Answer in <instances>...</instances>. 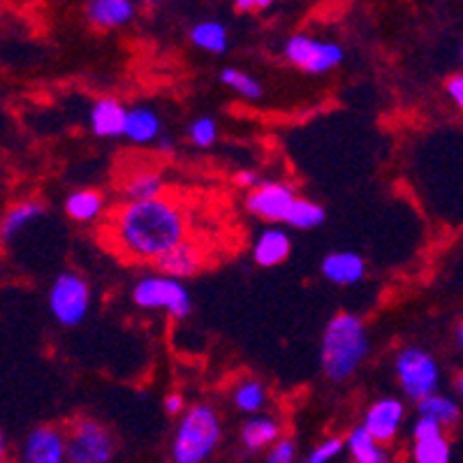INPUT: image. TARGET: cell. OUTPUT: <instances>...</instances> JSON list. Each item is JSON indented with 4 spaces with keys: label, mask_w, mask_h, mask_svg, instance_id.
Returning <instances> with one entry per match:
<instances>
[{
    "label": "cell",
    "mask_w": 463,
    "mask_h": 463,
    "mask_svg": "<svg viewBox=\"0 0 463 463\" xmlns=\"http://www.w3.org/2000/svg\"><path fill=\"white\" fill-rule=\"evenodd\" d=\"M123 137L128 139L135 146H148V144H156L163 137V118L158 116V111L151 109L146 105H137L128 109L126 118V132Z\"/></svg>",
    "instance_id": "obj_13"
},
{
    "label": "cell",
    "mask_w": 463,
    "mask_h": 463,
    "mask_svg": "<svg viewBox=\"0 0 463 463\" xmlns=\"http://www.w3.org/2000/svg\"><path fill=\"white\" fill-rule=\"evenodd\" d=\"M90 301H93V295H90L89 280L77 271L65 269L52 280L47 304L49 313L61 326H80L89 317Z\"/></svg>",
    "instance_id": "obj_5"
},
{
    "label": "cell",
    "mask_w": 463,
    "mask_h": 463,
    "mask_svg": "<svg viewBox=\"0 0 463 463\" xmlns=\"http://www.w3.org/2000/svg\"><path fill=\"white\" fill-rule=\"evenodd\" d=\"M126 202H146V200H158L165 193V179L160 172L153 169H142L128 176V181L121 188Z\"/></svg>",
    "instance_id": "obj_21"
},
{
    "label": "cell",
    "mask_w": 463,
    "mask_h": 463,
    "mask_svg": "<svg viewBox=\"0 0 463 463\" xmlns=\"http://www.w3.org/2000/svg\"><path fill=\"white\" fill-rule=\"evenodd\" d=\"M292 253V239L283 227L269 225L253 246V260L258 267L271 269L283 264Z\"/></svg>",
    "instance_id": "obj_16"
},
{
    "label": "cell",
    "mask_w": 463,
    "mask_h": 463,
    "mask_svg": "<svg viewBox=\"0 0 463 463\" xmlns=\"http://www.w3.org/2000/svg\"><path fill=\"white\" fill-rule=\"evenodd\" d=\"M345 449L353 463H392L390 452L359 424L345 438Z\"/></svg>",
    "instance_id": "obj_19"
},
{
    "label": "cell",
    "mask_w": 463,
    "mask_h": 463,
    "mask_svg": "<svg viewBox=\"0 0 463 463\" xmlns=\"http://www.w3.org/2000/svg\"><path fill=\"white\" fill-rule=\"evenodd\" d=\"M188 142L197 148H209L216 144L218 139V123L216 118H211V116H197L193 121L188 123Z\"/></svg>",
    "instance_id": "obj_29"
},
{
    "label": "cell",
    "mask_w": 463,
    "mask_h": 463,
    "mask_svg": "<svg viewBox=\"0 0 463 463\" xmlns=\"http://www.w3.org/2000/svg\"><path fill=\"white\" fill-rule=\"evenodd\" d=\"M68 436V463H111L116 457V436L111 429L93 417L72 421Z\"/></svg>",
    "instance_id": "obj_7"
},
{
    "label": "cell",
    "mask_w": 463,
    "mask_h": 463,
    "mask_svg": "<svg viewBox=\"0 0 463 463\" xmlns=\"http://www.w3.org/2000/svg\"><path fill=\"white\" fill-rule=\"evenodd\" d=\"M326 221V211L322 209V204L313 200H301L297 197L292 209H289L288 218H285V225H289L292 230H316L322 222Z\"/></svg>",
    "instance_id": "obj_26"
},
{
    "label": "cell",
    "mask_w": 463,
    "mask_h": 463,
    "mask_svg": "<svg viewBox=\"0 0 463 463\" xmlns=\"http://www.w3.org/2000/svg\"><path fill=\"white\" fill-rule=\"evenodd\" d=\"M283 438V427L280 421L271 415H253L243 421L241 433H239V440H241L243 449L246 452H264L271 445Z\"/></svg>",
    "instance_id": "obj_15"
},
{
    "label": "cell",
    "mask_w": 463,
    "mask_h": 463,
    "mask_svg": "<svg viewBox=\"0 0 463 463\" xmlns=\"http://www.w3.org/2000/svg\"><path fill=\"white\" fill-rule=\"evenodd\" d=\"M218 80H221V84L225 86V89L234 90V93L246 98V100H260V98H262V84H260L255 77L243 72V70L225 68L218 74Z\"/></svg>",
    "instance_id": "obj_27"
},
{
    "label": "cell",
    "mask_w": 463,
    "mask_h": 463,
    "mask_svg": "<svg viewBox=\"0 0 463 463\" xmlns=\"http://www.w3.org/2000/svg\"><path fill=\"white\" fill-rule=\"evenodd\" d=\"M132 301L144 311H163L174 320H185L193 313V297L184 280L163 274H148L132 288Z\"/></svg>",
    "instance_id": "obj_4"
},
{
    "label": "cell",
    "mask_w": 463,
    "mask_h": 463,
    "mask_svg": "<svg viewBox=\"0 0 463 463\" xmlns=\"http://www.w3.org/2000/svg\"><path fill=\"white\" fill-rule=\"evenodd\" d=\"M283 52L289 63L308 74H325L343 63V49L338 44L322 43L308 35L289 37Z\"/></svg>",
    "instance_id": "obj_8"
},
{
    "label": "cell",
    "mask_w": 463,
    "mask_h": 463,
    "mask_svg": "<svg viewBox=\"0 0 463 463\" xmlns=\"http://www.w3.org/2000/svg\"><path fill=\"white\" fill-rule=\"evenodd\" d=\"M320 271L325 280L338 288L357 285L366 276V260L353 250H334L326 255L320 264Z\"/></svg>",
    "instance_id": "obj_12"
},
{
    "label": "cell",
    "mask_w": 463,
    "mask_h": 463,
    "mask_svg": "<svg viewBox=\"0 0 463 463\" xmlns=\"http://www.w3.org/2000/svg\"><path fill=\"white\" fill-rule=\"evenodd\" d=\"M417 417L436 420L445 429L457 427L458 420H461V405L452 396L436 392V394L427 396V399L417 401Z\"/></svg>",
    "instance_id": "obj_23"
},
{
    "label": "cell",
    "mask_w": 463,
    "mask_h": 463,
    "mask_svg": "<svg viewBox=\"0 0 463 463\" xmlns=\"http://www.w3.org/2000/svg\"><path fill=\"white\" fill-rule=\"evenodd\" d=\"M411 457L415 463H449L452 458V448L445 436L431 438V440L412 442Z\"/></svg>",
    "instance_id": "obj_28"
},
{
    "label": "cell",
    "mask_w": 463,
    "mask_h": 463,
    "mask_svg": "<svg viewBox=\"0 0 463 463\" xmlns=\"http://www.w3.org/2000/svg\"><path fill=\"white\" fill-rule=\"evenodd\" d=\"M440 436H445V427H440L436 420L417 417L415 424H412V442L431 440V438H440Z\"/></svg>",
    "instance_id": "obj_32"
},
{
    "label": "cell",
    "mask_w": 463,
    "mask_h": 463,
    "mask_svg": "<svg viewBox=\"0 0 463 463\" xmlns=\"http://www.w3.org/2000/svg\"><path fill=\"white\" fill-rule=\"evenodd\" d=\"M234 184H237L239 188L250 193V190H255L260 184H262V179H260V174L253 172V169H241V172L234 174Z\"/></svg>",
    "instance_id": "obj_34"
},
{
    "label": "cell",
    "mask_w": 463,
    "mask_h": 463,
    "mask_svg": "<svg viewBox=\"0 0 463 463\" xmlns=\"http://www.w3.org/2000/svg\"><path fill=\"white\" fill-rule=\"evenodd\" d=\"M264 463H297V445L292 438H280L267 449Z\"/></svg>",
    "instance_id": "obj_31"
},
{
    "label": "cell",
    "mask_w": 463,
    "mask_h": 463,
    "mask_svg": "<svg viewBox=\"0 0 463 463\" xmlns=\"http://www.w3.org/2000/svg\"><path fill=\"white\" fill-rule=\"evenodd\" d=\"M343 449H345V440H341V438H326V440H322L320 445L304 458V463H329L334 461Z\"/></svg>",
    "instance_id": "obj_30"
},
{
    "label": "cell",
    "mask_w": 463,
    "mask_h": 463,
    "mask_svg": "<svg viewBox=\"0 0 463 463\" xmlns=\"http://www.w3.org/2000/svg\"><path fill=\"white\" fill-rule=\"evenodd\" d=\"M232 403L243 415H260L264 411V405H267V387L255 378L241 380L232 392Z\"/></svg>",
    "instance_id": "obj_24"
},
{
    "label": "cell",
    "mask_w": 463,
    "mask_h": 463,
    "mask_svg": "<svg viewBox=\"0 0 463 463\" xmlns=\"http://www.w3.org/2000/svg\"><path fill=\"white\" fill-rule=\"evenodd\" d=\"M222 440V420L211 403H195L179 417L172 463H206Z\"/></svg>",
    "instance_id": "obj_3"
},
{
    "label": "cell",
    "mask_w": 463,
    "mask_h": 463,
    "mask_svg": "<svg viewBox=\"0 0 463 463\" xmlns=\"http://www.w3.org/2000/svg\"><path fill=\"white\" fill-rule=\"evenodd\" d=\"M156 146H158V151L169 153V151H174V139L169 137V135H163V137H160L158 142H156Z\"/></svg>",
    "instance_id": "obj_37"
},
{
    "label": "cell",
    "mask_w": 463,
    "mask_h": 463,
    "mask_svg": "<svg viewBox=\"0 0 463 463\" xmlns=\"http://www.w3.org/2000/svg\"><path fill=\"white\" fill-rule=\"evenodd\" d=\"M65 213L74 222H93L102 216L105 211V197L98 190H74L65 197Z\"/></svg>",
    "instance_id": "obj_22"
},
{
    "label": "cell",
    "mask_w": 463,
    "mask_h": 463,
    "mask_svg": "<svg viewBox=\"0 0 463 463\" xmlns=\"http://www.w3.org/2000/svg\"><path fill=\"white\" fill-rule=\"evenodd\" d=\"M148 3H163V0H148Z\"/></svg>",
    "instance_id": "obj_42"
},
{
    "label": "cell",
    "mask_w": 463,
    "mask_h": 463,
    "mask_svg": "<svg viewBox=\"0 0 463 463\" xmlns=\"http://www.w3.org/2000/svg\"><path fill=\"white\" fill-rule=\"evenodd\" d=\"M153 264L158 269V274L185 280L190 276H195L202 269V253L195 243L184 241L176 248H172L169 253H165L160 260H156Z\"/></svg>",
    "instance_id": "obj_17"
},
{
    "label": "cell",
    "mask_w": 463,
    "mask_h": 463,
    "mask_svg": "<svg viewBox=\"0 0 463 463\" xmlns=\"http://www.w3.org/2000/svg\"><path fill=\"white\" fill-rule=\"evenodd\" d=\"M44 216V204L37 200L19 202L12 209L5 211V216L0 221V239L3 241H12L22 230L33 225L35 221Z\"/></svg>",
    "instance_id": "obj_20"
},
{
    "label": "cell",
    "mask_w": 463,
    "mask_h": 463,
    "mask_svg": "<svg viewBox=\"0 0 463 463\" xmlns=\"http://www.w3.org/2000/svg\"><path fill=\"white\" fill-rule=\"evenodd\" d=\"M16 463H68V436L53 424L31 429L19 445Z\"/></svg>",
    "instance_id": "obj_9"
},
{
    "label": "cell",
    "mask_w": 463,
    "mask_h": 463,
    "mask_svg": "<svg viewBox=\"0 0 463 463\" xmlns=\"http://www.w3.org/2000/svg\"><path fill=\"white\" fill-rule=\"evenodd\" d=\"M90 130L95 137H123L126 132V118H128V107H123L116 98H100L90 107Z\"/></svg>",
    "instance_id": "obj_14"
},
{
    "label": "cell",
    "mask_w": 463,
    "mask_h": 463,
    "mask_svg": "<svg viewBox=\"0 0 463 463\" xmlns=\"http://www.w3.org/2000/svg\"><path fill=\"white\" fill-rule=\"evenodd\" d=\"M86 16L98 28H118L132 22L135 5L132 0H89Z\"/></svg>",
    "instance_id": "obj_18"
},
{
    "label": "cell",
    "mask_w": 463,
    "mask_h": 463,
    "mask_svg": "<svg viewBox=\"0 0 463 463\" xmlns=\"http://www.w3.org/2000/svg\"><path fill=\"white\" fill-rule=\"evenodd\" d=\"M369 329L354 313H338L326 322L320 341L322 373L332 383H345L369 357Z\"/></svg>",
    "instance_id": "obj_2"
},
{
    "label": "cell",
    "mask_w": 463,
    "mask_h": 463,
    "mask_svg": "<svg viewBox=\"0 0 463 463\" xmlns=\"http://www.w3.org/2000/svg\"><path fill=\"white\" fill-rule=\"evenodd\" d=\"M190 40H193V44L200 47L202 52L209 53H225L227 44H230L227 28L218 22H202L197 24V26H193Z\"/></svg>",
    "instance_id": "obj_25"
},
{
    "label": "cell",
    "mask_w": 463,
    "mask_h": 463,
    "mask_svg": "<svg viewBox=\"0 0 463 463\" xmlns=\"http://www.w3.org/2000/svg\"><path fill=\"white\" fill-rule=\"evenodd\" d=\"M405 420V403L396 396H383V399L373 401L366 408L362 420V427L380 442V445H390L396 440L401 431V424Z\"/></svg>",
    "instance_id": "obj_11"
},
{
    "label": "cell",
    "mask_w": 463,
    "mask_h": 463,
    "mask_svg": "<svg viewBox=\"0 0 463 463\" xmlns=\"http://www.w3.org/2000/svg\"><path fill=\"white\" fill-rule=\"evenodd\" d=\"M163 405H165V412L172 417H179L188 411V405H185V396L181 394V392H172V394L165 396Z\"/></svg>",
    "instance_id": "obj_33"
},
{
    "label": "cell",
    "mask_w": 463,
    "mask_h": 463,
    "mask_svg": "<svg viewBox=\"0 0 463 463\" xmlns=\"http://www.w3.org/2000/svg\"><path fill=\"white\" fill-rule=\"evenodd\" d=\"M5 457H7V442H5V436H3V431H0V463H5Z\"/></svg>",
    "instance_id": "obj_38"
},
{
    "label": "cell",
    "mask_w": 463,
    "mask_h": 463,
    "mask_svg": "<svg viewBox=\"0 0 463 463\" xmlns=\"http://www.w3.org/2000/svg\"><path fill=\"white\" fill-rule=\"evenodd\" d=\"M297 193L288 184L280 181H262L255 190H250L246 197V209L260 221L276 225L285 222L289 209L295 204Z\"/></svg>",
    "instance_id": "obj_10"
},
{
    "label": "cell",
    "mask_w": 463,
    "mask_h": 463,
    "mask_svg": "<svg viewBox=\"0 0 463 463\" xmlns=\"http://www.w3.org/2000/svg\"><path fill=\"white\" fill-rule=\"evenodd\" d=\"M188 222L184 211L167 197L126 202L111 218V237L123 255L156 262L185 239Z\"/></svg>",
    "instance_id": "obj_1"
},
{
    "label": "cell",
    "mask_w": 463,
    "mask_h": 463,
    "mask_svg": "<svg viewBox=\"0 0 463 463\" xmlns=\"http://www.w3.org/2000/svg\"><path fill=\"white\" fill-rule=\"evenodd\" d=\"M458 61H461V65H463V44H461V49H458Z\"/></svg>",
    "instance_id": "obj_41"
},
{
    "label": "cell",
    "mask_w": 463,
    "mask_h": 463,
    "mask_svg": "<svg viewBox=\"0 0 463 463\" xmlns=\"http://www.w3.org/2000/svg\"><path fill=\"white\" fill-rule=\"evenodd\" d=\"M445 89H448V95L452 98L454 105H457L458 109H463V74H454Z\"/></svg>",
    "instance_id": "obj_35"
},
{
    "label": "cell",
    "mask_w": 463,
    "mask_h": 463,
    "mask_svg": "<svg viewBox=\"0 0 463 463\" xmlns=\"http://www.w3.org/2000/svg\"><path fill=\"white\" fill-rule=\"evenodd\" d=\"M457 390H458V394H461V399H463V373L457 378Z\"/></svg>",
    "instance_id": "obj_40"
},
{
    "label": "cell",
    "mask_w": 463,
    "mask_h": 463,
    "mask_svg": "<svg viewBox=\"0 0 463 463\" xmlns=\"http://www.w3.org/2000/svg\"><path fill=\"white\" fill-rule=\"evenodd\" d=\"M274 0H237L234 5H237L239 12H255V10H267Z\"/></svg>",
    "instance_id": "obj_36"
},
{
    "label": "cell",
    "mask_w": 463,
    "mask_h": 463,
    "mask_svg": "<svg viewBox=\"0 0 463 463\" xmlns=\"http://www.w3.org/2000/svg\"><path fill=\"white\" fill-rule=\"evenodd\" d=\"M394 371L401 392L415 403L436 394L440 387V366H438L436 357L427 353L424 347H403L394 359Z\"/></svg>",
    "instance_id": "obj_6"
},
{
    "label": "cell",
    "mask_w": 463,
    "mask_h": 463,
    "mask_svg": "<svg viewBox=\"0 0 463 463\" xmlns=\"http://www.w3.org/2000/svg\"><path fill=\"white\" fill-rule=\"evenodd\" d=\"M457 341H458V350H461V354H463V325L458 326V332H457Z\"/></svg>",
    "instance_id": "obj_39"
}]
</instances>
